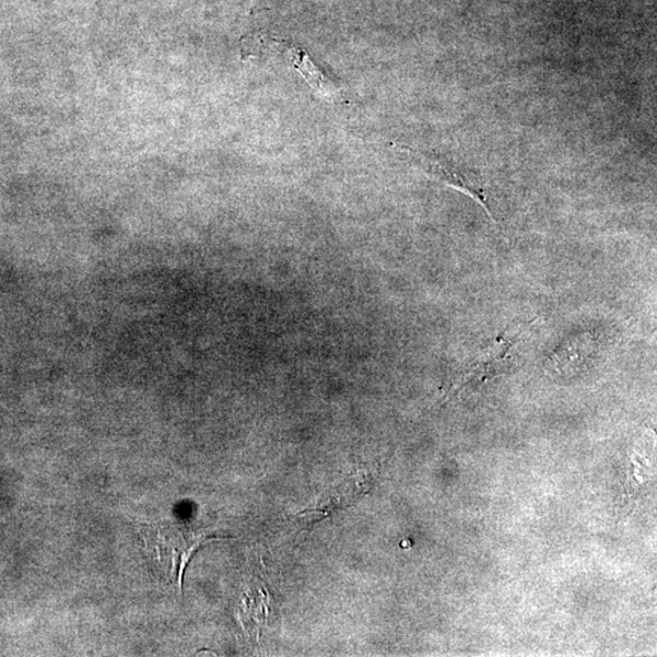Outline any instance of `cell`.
Returning <instances> with one entry per match:
<instances>
[{"label":"cell","mask_w":657,"mask_h":657,"mask_svg":"<svg viewBox=\"0 0 657 657\" xmlns=\"http://www.w3.org/2000/svg\"><path fill=\"white\" fill-rule=\"evenodd\" d=\"M283 46L286 49L288 59L293 62V67L303 74L312 87L328 96H337L339 94L337 85L326 77L325 72L320 71L303 49L294 45L290 46L289 43H284Z\"/></svg>","instance_id":"4"},{"label":"cell","mask_w":657,"mask_h":657,"mask_svg":"<svg viewBox=\"0 0 657 657\" xmlns=\"http://www.w3.org/2000/svg\"><path fill=\"white\" fill-rule=\"evenodd\" d=\"M519 336H500L482 350L477 359L471 361L466 371L460 375L455 385L456 390L465 389L469 385H477L505 373L515 361V347H518Z\"/></svg>","instance_id":"3"},{"label":"cell","mask_w":657,"mask_h":657,"mask_svg":"<svg viewBox=\"0 0 657 657\" xmlns=\"http://www.w3.org/2000/svg\"><path fill=\"white\" fill-rule=\"evenodd\" d=\"M221 541L202 532H193L186 526L167 525L149 527L144 532L145 547L156 559L164 573L175 580L179 590L183 588V577L193 554L208 542Z\"/></svg>","instance_id":"1"},{"label":"cell","mask_w":657,"mask_h":657,"mask_svg":"<svg viewBox=\"0 0 657 657\" xmlns=\"http://www.w3.org/2000/svg\"><path fill=\"white\" fill-rule=\"evenodd\" d=\"M398 149L403 150V153L411 156L413 163H415L420 169H423L429 177L468 193V196L478 201L481 207L488 211L490 218L494 221L486 189H484L482 180L476 172L462 168L459 165L449 163V161L438 156H431L417 152V150L412 148L398 145Z\"/></svg>","instance_id":"2"}]
</instances>
